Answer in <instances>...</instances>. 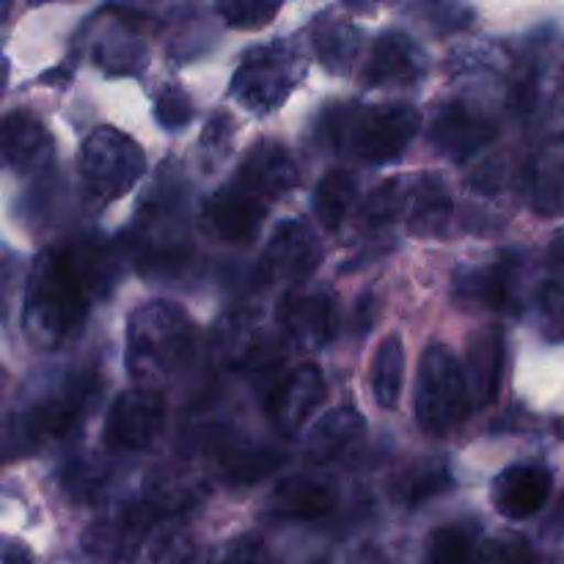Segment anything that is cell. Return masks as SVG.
<instances>
[{
	"instance_id": "6",
	"label": "cell",
	"mask_w": 564,
	"mask_h": 564,
	"mask_svg": "<svg viewBox=\"0 0 564 564\" xmlns=\"http://www.w3.org/2000/svg\"><path fill=\"white\" fill-rule=\"evenodd\" d=\"M83 187L97 204H110L130 193L147 171V158L138 141L116 127H99L83 141L80 158Z\"/></svg>"
},
{
	"instance_id": "15",
	"label": "cell",
	"mask_w": 564,
	"mask_h": 564,
	"mask_svg": "<svg viewBox=\"0 0 564 564\" xmlns=\"http://www.w3.org/2000/svg\"><path fill=\"white\" fill-rule=\"evenodd\" d=\"M328 386H325L323 369L317 364H301L281 378V383L270 391L268 413L275 427L284 435L301 433L314 411L325 402Z\"/></svg>"
},
{
	"instance_id": "17",
	"label": "cell",
	"mask_w": 564,
	"mask_h": 564,
	"mask_svg": "<svg viewBox=\"0 0 564 564\" xmlns=\"http://www.w3.org/2000/svg\"><path fill=\"white\" fill-rule=\"evenodd\" d=\"M237 185L262 202H275L297 187V165L279 141H257L237 169Z\"/></svg>"
},
{
	"instance_id": "8",
	"label": "cell",
	"mask_w": 564,
	"mask_h": 564,
	"mask_svg": "<svg viewBox=\"0 0 564 564\" xmlns=\"http://www.w3.org/2000/svg\"><path fill=\"white\" fill-rule=\"evenodd\" d=\"M97 400V380L91 375H72L64 383L44 391L17 419V441L22 449L64 441L80 427L83 416Z\"/></svg>"
},
{
	"instance_id": "7",
	"label": "cell",
	"mask_w": 564,
	"mask_h": 564,
	"mask_svg": "<svg viewBox=\"0 0 564 564\" xmlns=\"http://www.w3.org/2000/svg\"><path fill=\"white\" fill-rule=\"evenodd\" d=\"M303 72L306 66L295 47L284 42L259 44L240 58L231 77V97L257 116L273 113L303 80Z\"/></svg>"
},
{
	"instance_id": "19",
	"label": "cell",
	"mask_w": 564,
	"mask_h": 564,
	"mask_svg": "<svg viewBox=\"0 0 564 564\" xmlns=\"http://www.w3.org/2000/svg\"><path fill=\"white\" fill-rule=\"evenodd\" d=\"M152 521L154 510L149 505H124L113 516H105L102 521L94 523L83 538V545L99 560L121 562L147 538Z\"/></svg>"
},
{
	"instance_id": "4",
	"label": "cell",
	"mask_w": 564,
	"mask_h": 564,
	"mask_svg": "<svg viewBox=\"0 0 564 564\" xmlns=\"http://www.w3.org/2000/svg\"><path fill=\"white\" fill-rule=\"evenodd\" d=\"M138 262L147 275L174 279L193 257L187 235L185 196L165 185L152 187L138 213Z\"/></svg>"
},
{
	"instance_id": "2",
	"label": "cell",
	"mask_w": 564,
	"mask_h": 564,
	"mask_svg": "<svg viewBox=\"0 0 564 564\" xmlns=\"http://www.w3.org/2000/svg\"><path fill=\"white\" fill-rule=\"evenodd\" d=\"M196 352V328L182 306L171 301L143 303L127 319L124 364L141 389L171 383Z\"/></svg>"
},
{
	"instance_id": "38",
	"label": "cell",
	"mask_w": 564,
	"mask_h": 564,
	"mask_svg": "<svg viewBox=\"0 0 564 564\" xmlns=\"http://www.w3.org/2000/svg\"><path fill=\"white\" fill-rule=\"evenodd\" d=\"M154 116L165 130H180L193 119V99L182 86H163L154 97Z\"/></svg>"
},
{
	"instance_id": "31",
	"label": "cell",
	"mask_w": 564,
	"mask_h": 564,
	"mask_svg": "<svg viewBox=\"0 0 564 564\" xmlns=\"http://www.w3.org/2000/svg\"><path fill=\"white\" fill-rule=\"evenodd\" d=\"M449 488H452V474L449 468H446V463L427 460L413 466L411 471L397 482V499H400L405 507H419Z\"/></svg>"
},
{
	"instance_id": "30",
	"label": "cell",
	"mask_w": 564,
	"mask_h": 564,
	"mask_svg": "<svg viewBox=\"0 0 564 564\" xmlns=\"http://www.w3.org/2000/svg\"><path fill=\"white\" fill-rule=\"evenodd\" d=\"M358 182L350 171L334 169L319 180V185L314 187L312 209L314 218L325 226V229H339L345 215L350 213L352 202H356Z\"/></svg>"
},
{
	"instance_id": "29",
	"label": "cell",
	"mask_w": 564,
	"mask_h": 564,
	"mask_svg": "<svg viewBox=\"0 0 564 564\" xmlns=\"http://www.w3.org/2000/svg\"><path fill=\"white\" fill-rule=\"evenodd\" d=\"M402 378H405V341L400 334H389L372 358V394L383 411H394L400 405Z\"/></svg>"
},
{
	"instance_id": "37",
	"label": "cell",
	"mask_w": 564,
	"mask_h": 564,
	"mask_svg": "<svg viewBox=\"0 0 564 564\" xmlns=\"http://www.w3.org/2000/svg\"><path fill=\"white\" fill-rule=\"evenodd\" d=\"M235 132H237V124L229 113H215L213 119L204 124L198 149H202V158L207 160V169H213V163H218V160H224L226 154L231 152Z\"/></svg>"
},
{
	"instance_id": "20",
	"label": "cell",
	"mask_w": 564,
	"mask_h": 564,
	"mask_svg": "<svg viewBox=\"0 0 564 564\" xmlns=\"http://www.w3.org/2000/svg\"><path fill=\"white\" fill-rule=\"evenodd\" d=\"M339 501L334 479L312 477V474H295L281 479L270 494V512L286 521H319L330 516Z\"/></svg>"
},
{
	"instance_id": "41",
	"label": "cell",
	"mask_w": 564,
	"mask_h": 564,
	"mask_svg": "<svg viewBox=\"0 0 564 564\" xmlns=\"http://www.w3.org/2000/svg\"><path fill=\"white\" fill-rule=\"evenodd\" d=\"M485 564H538L521 538H499L488 551Z\"/></svg>"
},
{
	"instance_id": "45",
	"label": "cell",
	"mask_w": 564,
	"mask_h": 564,
	"mask_svg": "<svg viewBox=\"0 0 564 564\" xmlns=\"http://www.w3.org/2000/svg\"><path fill=\"white\" fill-rule=\"evenodd\" d=\"M312 564H330L328 560H317V562H312Z\"/></svg>"
},
{
	"instance_id": "22",
	"label": "cell",
	"mask_w": 564,
	"mask_h": 564,
	"mask_svg": "<svg viewBox=\"0 0 564 564\" xmlns=\"http://www.w3.org/2000/svg\"><path fill=\"white\" fill-rule=\"evenodd\" d=\"M215 350L229 369H251L268 356V336L262 323L248 308L229 312L215 328Z\"/></svg>"
},
{
	"instance_id": "18",
	"label": "cell",
	"mask_w": 564,
	"mask_h": 564,
	"mask_svg": "<svg viewBox=\"0 0 564 564\" xmlns=\"http://www.w3.org/2000/svg\"><path fill=\"white\" fill-rule=\"evenodd\" d=\"M424 53L408 33L386 31L375 39L372 53L364 66V83L375 88L411 86L424 75Z\"/></svg>"
},
{
	"instance_id": "16",
	"label": "cell",
	"mask_w": 564,
	"mask_h": 564,
	"mask_svg": "<svg viewBox=\"0 0 564 564\" xmlns=\"http://www.w3.org/2000/svg\"><path fill=\"white\" fill-rule=\"evenodd\" d=\"M551 490H554V477L549 468L538 463H516L494 479L490 499L499 516L510 521H527L543 510L545 501L551 499Z\"/></svg>"
},
{
	"instance_id": "28",
	"label": "cell",
	"mask_w": 564,
	"mask_h": 564,
	"mask_svg": "<svg viewBox=\"0 0 564 564\" xmlns=\"http://www.w3.org/2000/svg\"><path fill=\"white\" fill-rule=\"evenodd\" d=\"M314 53L323 61V66L336 75H345L356 61L361 47V31L350 20H336V17H319L312 28Z\"/></svg>"
},
{
	"instance_id": "3",
	"label": "cell",
	"mask_w": 564,
	"mask_h": 564,
	"mask_svg": "<svg viewBox=\"0 0 564 564\" xmlns=\"http://www.w3.org/2000/svg\"><path fill=\"white\" fill-rule=\"evenodd\" d=\"M422 116L413 105H352L347 110H330L328 138L334 147L347 149L364 163L383 165L402 158L419 135Z\"/></svg>"
},
{
	"instance_id": "9",
	"label": "cell",
	"mask_w": 564,
	"mask_h": 564,
	"mask_svg": "<svg viewBox=\"0 0 564 564\" xmlns=\"http://www.w3.org/2000/svg\"><path fill=\"white\" fill-rule=\"evenodd\" d=\"M165 427V400L158 389L121 391L110 405L102 441L113 452H141Z\"/></svg>"
},
{
	"instance_id": "23",
	"label": "cell",
	"mask_w": 564,
	"mask_h": 564,
	"mask_svg": "<svg viewBox=\"0 0 564 564\" xmlns=\"http://www.w3.org/2000/svg\"><path fill=\"white\" fill-rule=\"evenodd\" d=\"M207 482L185 463H163L152 468L143 482L147 505L160 512H182L207 499Z\"/></svg>"
},
{
	"instance_id": "10",
	"label": "cell",
	"mask_w": 564,
	"mask_h": 564,
	"mask_svg": "<svg viewBox=\"0 0 564 564\" xmlns=\"http://www.w3.org/2000/svg\"><path fill=\"white\" fill-rule=\"evenodd\" d=\"M323 246L312 226L301 218L281 220L259 259V275L268 284H301L317 270Z\"/></svg>"
},
{
	"instance_id": "35",
	"label": "cell",
	"mask_w": 564,
	"mask_h": 564,
	"mask_svg": "<svg viewBox=\"0 0 564 564\" xmlns=\"http://www.w3.org/2000/svg\"><path fill=\"white\" fill-rule=\"evenodd\" d=\"M540 328L549 341H564V268L551 275L538 295Z\"/></svg>"
},
{
	"instance_id": "44",
	"label": "cell",
	"mask_w": 564,
	"mask_h": 564,
	"mask_svg": "<svg viewBox=\"0 0 564 564\" xmlns=\"http://www.w3.org/2000/svg\"><path fill=\"white\" fill-rule=\"evenodd\" d=\"M350 564H386V556L380 554L378 545H364V549L356 551Z\"/></svg>"
},
{
	"instance_id": "12",
	"label": "cell",
	"mask_w": 564,
	"mask_h": 564,
	"mask_svg": "<svg viewBox=\"0 0 564 564\" xmlns=\"http://www.w3.org/2000/svg\"><path fill=\"white\" fill-rule=\"evenodd\" d=\"M264 218H268V204L240 185L215 191L202 209L204 229L231 246H248L257 240Z\"/></svg>"
},
{
	"instance_id": "5",
	"label": "cell",
	"mask_w": 564,
	"mask_h": 564,
	"mask_svg": "<svg viewBox=\"0 0 564 564\" xmlns=\"http://www.w3.org/2000/svg\"><path fill=\"white\" fill-rule=\"evenodd\" d=\"M474 411L466 369L446 345H430L419 364L416 422L427 435L444 438L468 422Z\"/></svg>"
},
{
	"instance_id": "21",
	"label": "cell",
	"mask_w": 564,
	"mask_h": 564,
	"mask_svg": "<svg viewBox=\"0 0 564 564\" xmlns=\"http://www.w3.org/2000/svg\"><path fill=\"white\" fill-rule=\"evenodd\" d=\"M3 160L17 174H36L53 160V135L36 113L17 108L6 116Z\"/></svg>"
},
{
	"instance_id": "13",
	"label": "cell",
	"mask_w": 564,
	"mask_h": 564,
	"mask_svg": "<svg viewBox=\"0 0 564 564\" xmlns=\"http://www.w3.org/2000/svg\"><path fill=\"white\" fill-rule=\"evenodd\" d=\"M499 127L494 119L482 113V110L471 108L468 102H446L435 110L433 121H430V143L438 149L441 154L452 160H466L485 149L488 143L496 141Z\"/></svg>"
},
{
	"instance_id": "14",
	"label": "cell",
	"mask_w": 564,
	"mask_h": 564,
	"mask_svg": "<svg viewBox=\"0 0 564 564\" xmlns=\"http://www.w3.org/2000/svg\"><path fill=\"white\" fill-rule=\"evenodd\" d=\"M279 323L301 350H319L339 328L336 301L328 292H286L279 303Z\"/></svg>"
},
{
	"instance_id": "43",
	"label": "cell",
	"mask_w": 564,
	"mask_h": 564,
	"mask_svg": "<svg viewBox=\"0 0 564 564\" xmlns=\"http://www.w3.org/2000/svg\"><path fill=\"white\" fill-rule=\"evenodd\" d=\"M3 564H33V556H31V551L25 549V545L9 540V543H6V549H3Z\"/></svg>"
},
{
	"instance_id": "42",
	"label": "cell",
	"mask_w": 564,
	"mask_h": 564,
	"mask_svg": "<svg viewBox=\"0 0 564 564\" xmlns=\"http://www.w3.org/2000/svg\"><path fill=\"white\" fill-rule=\"evenodd\" d=\"M375 323V297L369 295H361L358 297L356 308H352V328L358 330V334H367L369 328H372Z\"/></svg>"
},
{
	"instance_id": "25",
	"label": "cell",
	"mask_w": 564,
	"mask_h": 564,
	"mask_svg": "<svg viewBox=\"0 0 564 564\" xmlns=\"http://www.w3.org/2000/svg\"><path fill=\"white\" fill-rule=\"evenodd\" d=\"M501 375H505V334L488 328L477 334L468 345L466 380L474 408H485L499 397Z\"/></svg>"
},
{
	"instance_id": "33",
	"label": "cell",
	"mask_w": 564,
	"mask_h": 564,
	"mask_svg": "<svg viewBox=\"0 0 564 564\" xmlns=\"http://www.w3.org/2000/svg\"><path fill=\"white\" fill-rule=\"evenodd\" d=\"M94 61L110 75H132V72L138 75L147 66L149 50L138 39H113L94 50Z\"/></svg>"
},
{
	"instance_id": "34",
	"label": "cell",
	"mask_w": 564,
	"mask_h": 564,
	"mask_svg": "<svg viewBox=\"0 0 564 564\" xmlns=\"http://www.w3.org/2000/svg\"><path fill=\"white\" fill-rule=\"evenodd\" d=\"M405 207V187L400 180H386L375 187L361 207L364 226H386L397 220V215Z\"/></svg>"
},
{
	"instance_id": "11",
	"label": "cell",
	"mask_w": 564,
	"mask_h": 564,
	"mask_svg": "<svg viewBox=\"0 0 564 564\" xmlns=\"http://www.w3.org/2000/svg\"><path fill=\"white\" fill-rule=\"evenodd\" d=\"M518 270L521 259L518 253H499L488 262L468 264L457 273L455 295L468 306L494 308V312L518 314L521 301H518Z\"/></svg>"
},
{
	"instance_id": "24",
	"label": "cell",
	"mask_w": 564,
	"mask_h": 564,
	"mask_svg": "<svg viewBox=\"0 0 564 564\" xmlns=\"http://www.w3.org/2000/svg\"><path fill=\"white\" fill-rule=\"evenodd\" d=\"M364 430V416L350 405L334 408V411L325 413L323 419H317L312 430H308L306 446H303V457H306L312 466H325V463L336 460L339 455H345L347 449L361 441Z\"/></svg>"
},
{
	"instance_id": "26",
	"label": "cell",
	"mask_w": 564,
	"mask_h": 564,
	"mask_svg": "<svg viewBox=\"0 0 564 564\" xmlns=\"http://www.w3.org/2000/svg\"><path fill=\"white\" fill-rule=\"evenodd\" d=\"M452 213H455V204H452L444 180H438L435 174L419 176L416 187L408 198V231L416 237L446 235Z\"/></svg>"
},
{
	"instance_id": "36",
	"label": "cell",
	"mask_w": 564,
	"mask_h": 564,
	"mask_svg": "<svg viewBox=\"0 0 564 564\" xmlns=\"http://www.w3.org/2000/svg\"><path fill=\"white\" fill-rule=\"evenodd\" d=\"M105 479H108V474L97 460H75L61 474V485L77 501L97 499L99 490L105 488Z\"/></svg>"
},
{
	"instance_id": "32",
	"label": "cell",
	"mask_w": 564,
	"mask_h": 564,
	"mask_svg": "<svg viewBox=\"0 0 564 564\" xmlns=\"http://www.w3.org/2000/svg\"><path fill=\"white\" fill-rule=\"evenodd\" d=\"M427 564H482V560L466 529L441 527L427 540Z\"/></svg>"
},
{
	"instance_id": "39",
	"label": "cell",
	"mask_w": 564,
	"mask_h": 564,
	"mask_svg": "<svg viewBox=\"0 0 564 564\" xmlns=\"http://www.w3.org/2000/svg\"><path fill=\"white\" fill-rule=\"evenodd\" d=\"M281 11V3H218V14L229 22L231 28H246L257 31L264 28Z\"/></svg>"
},
{
	"instance_id": "1",
	"label": "cell",
	"mask_w": 564,
	"mask_h": 564,
	"mask_svg": "<svg viewBox=\"0 0 564 564\" xmlns=\"http://www.w3.org/2000/svg\"><path fill=\"white\" fill-rule=\"evenodd\" d=\"M88 290L69 248L44 251L28 273L22 301V330L42 350H55L83 328L88 314Z\"/></svg>"
},
{
	"instance_id": "27",
	"label": "cell",
	"mask_w": 564,
	"mask_h": 564,
	"mask_svg": "<svg viewBox=\"0 0 564 564\" xmlns=\"http://www.w3.org/2000/svg\"><path fill=\"white\" fill-rule=\"evenodd\" d=\"M529 193L540 215H564V135H556L534 154Z\"/></svg>"
},
{
	"instance_id": "40",
	"label": "cell",
	"mask_w": 564,
	"mask_h": 564,
	"mask_svg": "<svg viewBox=\"0 0 564 564\" xmlns=\"http://www.w3.org/2000/svg\"><path fill=\"white\" fill-rule=\"evenodd\" d=\"M215 564H270V554L257 538H235L220 549Z\"/></svg>"
}]
</instances>
